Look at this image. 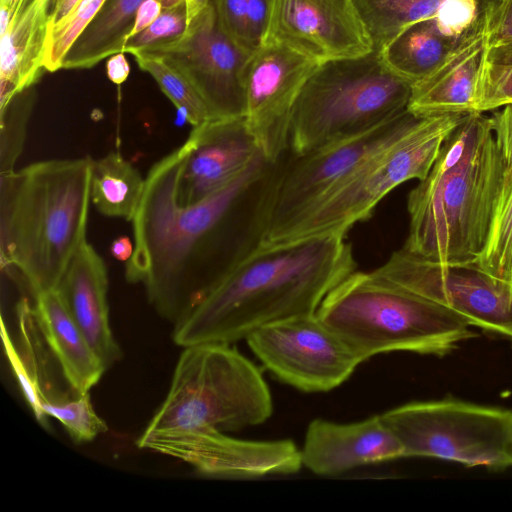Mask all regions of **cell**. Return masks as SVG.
I'll list each match as a JSON object with an SVG mask.
<instances>
[{
    "label": "cell",
    "mask_w": 512,
    "mask_h": 512,
    "mask_svg": "<svg viewBox=\"0 0 512 512\" xmlns=\"http://www.w3.org/2000/svg\"><path fill=\"white\" fill-rule=\"evenodd\" d=\"M182 146L177 193L181 205L222 189L262 154L244 116L209 119L193 127Z\"/></svg>",
    "instance_id": "cell-17"
},
{
    "label": "cell",
    "mask_w": 512,
    "mask_h": 512,
    "mask_svg": "<svg viewBox=\"0 0 512 512\" xmlns=\"http://www.w3.org/2000/svg\"><path fill=\"white\" fill-rule=\"evenodd\" d=\"M50 25L51 0H29L0 28V107L39 81Z\"/></svg>",
    "instance_id": "cell-21"
},
{
    "label": "cell",
    "mask_w": 512,
    "mask_h": 512,
    "mask_svg": "<svg viewBox=\"0 0 512 512\" xmlns=\"http://www.w3.org/2000/svg\"><path fill=\"white\" fill-rule=\"evenodd\" d=\"M474 265L512 286V186L496 204L485 247Z\"/></svg>",
    "instance_id": "cell-29"
},
{
    "label": "cell",
    "mask_w": 512,
    "mask_h": 512,
    "mask_svg": "<svg viewBox=\"0 0 512 512\" xmlns=\"http://www.w3.org/2000/svg\"><path fill=\"white\" fill-rule=\"evenodd\" d=\"M502 172L490 117L466 114L408 194L402 249L443 265H474L488 238Z\"/></svg>",
    "instance_id": "cell-3"
},
{
    "label": "cell",
    "mask_w": 512,
    "mask_h": 512,
    "mask_svg": "<svg viewBox=\"0 0 512 512\" xmlns=\"http://www.w3.org/2000/svg\"><path fill=\"white\" fill-rule=\"evenodd\" d=\"M211 1L212 0H185L187 6V21L189 22Z\"/></svg>",
    "instance_id": "cell-44"
},
{
    "label": "cell",
    "mask_w": 512,
    "mask_h": 512,
    "mask_svg": "<svg viewBox=\"0 0 512 512\" xmlns=\"http://www.w3.org/2000/svg\"><path fill=\"white\" fill-rule=\"evenodd\" d=\"M302 466L322 476L404 457L403 447L381 415L353 423L317 418L300 449Z\"/></svg>",
    "instance_id": "cell-19"
},
{
    "label": "cell",
    "mask_w": 512,
    "mask_h": 512,
    "mask_svg": "<svg viewBox=\"0 0 512 512\" xmlns=\"http://www.w3.org/2000/svg\"><path fill=\"white\" fill-rule=\"evenodd\" d=\"M458 39L430 19L410 26L378 53L390 71L413 85L437 68Z\"/></svg>",
    "instance_id": "cell-25"
},
{
    "label": "cell",
    "mask_w": 512,
    "mask_h": 512,
    "mask_svg": "<svg viewBox=\"0 0 512 512\" xmlns=\"http://www.w3.org/2000/svg\"><path fill=\"white\" fill-rule=\"evenodd\" d=\"M404 457H432L474 467H512V410L456 399L411 402L381 414Z\"/></svg>",
    "instance_id": "cell-9"
},
{
    "label": "cell",
    "mask_w": 512,
    "mask_h": 512,
    "mask_svg": "<svg viewBox=\"0 0 512 512\" xmlns=\"http://www.w3.org/2000/svg\"><path fill=\"white\" fill-rule=\"evenodd\" d=\"M458 39L437 68L414 83L407 110L417 117L476 112L481 77L489 56L488 11Z\"/></svg>",
    "instance_id": "cell-18"
},
{
    "label": "cell",
    "mask_w": 512,
    "mask_h": 512,
    "mask_svg": "<svg viewBox=\"0 0 512 512\" xmlns=\"http://www.w3.org/2000/svg\"><path fill=\"white\" fill-rule=\"evenodd\" d=\"M106 71L112 83L121 85L126 81L130 73V66L123 52L109 57L106 64Z\"/></svg>",
    "instance_id": "cell-40"
},
{
    "label": "cell",
    "mask_w": 512,
    "mask_h": 512,
    "mask_svg": "<svg viewBox=\"0 0 512 512\" xmlns=\"http://www.w3.org/2000/svg\"><path fill=\"white\" fill-rule=\"evenodd\" d=\"M145 179L118 152L94 160L91 179V201L105 216L131 221L139 207Z\"/></svg>",
    "instance_id": "cell-26"
},
{
    "label": "cell",
    "mask_w": 512,
    "mask_h": 512,
    "mask_svg": "<svg viewBox=\"0 0 512 512\" xmlns=\"http://www.w3.org/2000/svg\"><path fill=\"white\" fill-rule=\"evenodd\" d=\"M374 51H381L410 26L434 19L443 0H353Z\"/></svg>",
    "instance_id": "cell-27"
},
{
    "label": "cell",
    "mask_w": 512,
    "mask_h": 512,
    "mask_svg": "<svg viewBox=\"0 0 512 512\" xmlns=\"http://www.w3.org/2000/svg\"><path fill=\"white\" fill-rule=\"evenodd\" d=\"M371 273L450 310L469 326L512 340V286L473 264L443 265L401 248Z\"/></svg>",
    "instance_id": "cell-11"
},
{
    "label": "cell",
    "mask_w": 512,
    "mask_h": 512,
    "mask_svg": "<svg viewBox=\"0 0 512 512\" xmlns=\"http://www.w3.org/2000/svg\"><path fill=\"white\" fill-rule=\"evenodd\" d=\"M269 6L270 0H247V28L253 52L262 44Z\"/></svg>",
    "instance_id": "cell-38"
},
{
    "label": "cell",
    "mask_w": 512,
    "mask_h": 512,
    "mask_svg": "<svg viewBox=\"0 0 512 512\" xmlns=\"http://www.w3.org/2000/svg\"><path fill=\"white\" fill-rule=\"evenodd\" d=\"M107 0H80L61 22L50 27L44 61L45 70L55 72L79 35L95 18Z\"/></svg>",
    "instance_id": "cell-31"
},
{
    "label": "cell",
    "mask_w": 512,
    "mask_h": 512,
    "mask_svg": "<svg viewBox=\"0 0 512 512\" xmlns=\"http://www.w3.org/2000/svg\"><path fill=\"white\" fill-rule=\"evenodd\" d=\"M17 314L21 351L19 352L14 345L2 318L1 333L5 354L36 419L42 425H46L47 417L42 411L43 403L61 402L78 395L62 391L61 386L55 384L56 377L53 375L56 370L62 369L44 337L34 308L26 299L18 303Z\"/></svg>",
    "instance_id": "cell-22"
},
{
    "label": "cell",
    "mask_w": 512,
    "mask_h": 512,
    "mask_svg": "<svg viewBox=\"0 0 512 512\" xmlns=\"http://www.w3.org/2000/svg\"><path fill=\"white\" fill-rule=\"evenodd\" d=\"M490 119L503 168L499 200L512 186V103L503 106Z\"/></svg>",
    "instance_id": "cell-35"
},
{
    "label": "cell",
    "mask_w": 512,
    "mask_h": 512,
    "mask_svg": "<svg viewBox=\"0 0 512 512\" xmlns=\"http://www.w3.org/2000/svg\"><path fill=\"white\" fill-rule=\"evenodd\" d=\"M163 10L164 7L160 0H144L136 12L134 24L127 41L153 24Z\"/></svg>",
    "instance_id": "cell-39"
},
{
    "label": "cell",
    "mask_w": 512,
    "mask_h": 512,
    "mask_svg": "<svg viewBox=\"0 0 512 512\" xmlns=\"http://www.w3.org/2000/svg\"><path fill=\"white\" fill-rule=\"evenodd\" d=\"M183 157L180 146L150 168L131 220L134 251L125 269L127 281L142 283L151 305L174 326L262 244L281 162L260 154L222 189L181 205Z\"/></svg>",
    "instance_id": "cell-1"
},
{
    "label": "cell",
    "mask_w": 512,
    "mask_h": 512,
    "mask_svg": "<svg viewBox=\"0 0 512 512\" xmlns=\"http://www.w3.org/2000/svg\"><path fill=\"white\" fill-rule=\"evenodd\" d=\"M33 308L70 387L78 395L89 393L106 367L72 319L59 290L36 295Z\"/></svg>",
    "instance_id": "cell-23"
},
{
    "label": "cell",
    "mask_w": 512,
    "mask_h": 512,
    "mask_svg": "<svg viewBox=\"0 0 512 512\" xmlns=\"http://www.w3.org/2000/svg\"><path fill=\"white\" fill-rule=\"evenodd\" d=\"M321 62L280 43L261 44L243 72L245 119L262 155L276 162L289 149L294 104Z\"/></svg>",
    "instance_id": "cell-14"
},
{
    "label": "cell",
    "mask_w": 512,
    "mask_h": 512,
    "mask_svg": "<svg viewBox=\"0 0 512 512\" xmlns=\"http://www.w3.org/2000/svg\"><path fill=\"white\" fill-rule=\"evenodd\" d=\"M245 340L272 375L304 392L340 386L363 362L317 313L266 324Z\"/></svg>",
    "instance_id": "cell-12"
},
{
    "label": "cell",
    "mask_w": 512,
    "mask_h": 512,
    "mask_svg": "<svg viewBox=\"0 0 512 512\" xmlns=\"http://www.w3.org/2000/svg\"><path fill=\"white\" fill-rule=\"evenodd\" d=\"M264 43H280L321 63L371 53L353 0H270Z\"/></svg>",
    "instance_id": "cell-16"
},
{
    "label": "cell",
    "mask_w": 512,
    "mask_h": 512,
    "mask_svg": "<svg viewBox=\"0 0 512 512\" xmlns=\"http://www.w3.org/2000/svg\"><path fill=\"white\" fill-rule=\"evenodd\" d=\"M80 0H51V26L61 22Z\"/></svg>",
    "instance_id": "cell-42"
},
{
    "label": "cell",
    "mask_w": 512,
    "mask_h": 512,
    "mask_svg": "<svg viewBox=\"0 0 512 512\" xmlns=\"http://www.w3.org/2000/svg\"><path fill=\"white\" fill-rule=\"evenodd\" d=\"M139 68L149 73L162 92L193 127L212 119L210 111L191 82L163 56L137 51L131 53Z\"/></svg>",
    "instance_id": "cell-28"
},
{
    "label": "cell",
    "mask_w": 512,
    "mask_h": 512,
    "mask_svg": "<svg viewBox=\"0 0 512 512\" xmlns=\"http://www.w3.org/2000/svg\"><path fill=\"white\" fill-rule=\"evenodd\" d=\"M488 59L494 63H512V43L490 48Z\"/></svg>",
    "instance_id": "cell-43"
},
{
    "label": "cell",
    "mask_w": 512,
    "mask_h": 512,
    "mask_svg": "<svg viewBox=\"0 0 512 512\" xmlns=\"http://www.w3.org/2000/svg\"><path fill=\"white\" fill-rule=\"evenodd\" d=\"M272 412L269 387L249 359L230 344H196L180 355L167 396L145 431H236L264 423Z\"/></svg>",
    "instance_id": "cell-7"
},
{
    "label": "cell",
    "mask_w": 512,
    "mask_h": 512,
    "mask_svg": "<svg viewBox=\"0 0 512 512\" xmlns=\"http://www.w3.org/2000/svg\"><path fill=\"white\" fill-rule=\"evenodd\" d=\"M187 22L185 1L165 8L153 24L125 43L123 52L131 54L136 51H147L173 42L183 35Z\"/></svg>",
    "instance_id": "cell-33"
},
{
    "label": "cell",
    "mask_w": 512,
    "mask_h": 512,
    "mask_svg": "<svg viewBox=\"0 0 512 512\" xmlns=\"http://www.w3.org/2000/svg\"><path fill=\"white\" fill-rule=\"evenodd\" d=\"M407 109L371 130L310 151L282 156L262 245L272 243L366 160L386 148L419 120Z\"/></svg>",
    "instance_id": "cell-10"
},
{
    "label": "cell",
    "mask_w": 512,
    "mask_h": 512,
    "mask_svg": "<svg viewBox=\"0 0 512 512\" xmlns=\"http://www.w3.org/2000/svg\"><path fill=\"white\" fill-rule=\"evenodd\" d=\"M411 88L376 51L321 63L294 104L289 150L301 154L373 129L407 109Z\"/></svg>",
    "instance_id": "cell-6"
},
{
    "label": "cell",
    "mask_w": 512,
    "mask_h": 512,
    "mask_svg": "<svg viewBox=\"0 0 512 512\" xmlns=\"http://www.w3.org/2000/svg\"><path fill=\"white\" fill-rule=\"evenodd\" d=\"M42 411L46 417L57 419L76 443L92 441L107 429L96 414L89 393L61 402L43 403Z\"/></svg>",
    "instance_id": "cell-32"
},
{
    "label": "cell",
    "mask_w": 512,
    "mask_h": 512,
    "mask_svg": "<svg viewBox=\"0 0 512 512\" xmlns=\"http://www.w3.org/2000/svg\"><path fill=\"white\" fill-rule=\"evenodd\" d=\"M490 48L512 43V0H487Z\"/></svg>",
    "instance_id": "cell-37"
},
{
    "label": "cell",
    "mask_w": 512,
    "mask_h": 512,
    "mask_svg": "<svg viewBox=\"0 0 512 512\" xmlns=\"http://www.w3.org/2000/svg\"><path fill=\"white\" fill-rule=\"evenodd\" d=\"M144 52L163 56L184 74L212 119L245 115L243 72L250 54L226 34L213 0L188 22L179 39Z\"/></svg>",
    "instance_id": "cell-13"
},
{
    "label": "cell",
    "mask_w": 512,
    "mask_h": 512,
    "mask_svg": "<svg viewBox=\"0 0 512 512\" xmlns=\"http://www.w3.org/2000/svg\"><path fill=\"white\" fill-rule=\"evenodd\" d=\"M226 34L245 52H253L247 28V0H213Z\"/></svg>",
    "instance_id": "cell-36"
},
{
    "label": "cell",
    "mask_w": 512,
    "mask_h": 512,
    "mask_svg": "<svg viewBox=\"0 0 512 512\" xmlns=\"http://www.w3.org/2000/svg\"><path fill=\"white\" fill-rule=\"evenodd\" d=\"M362 361L393 351L443 356L476 336L450 310L355 271L334 287L316 311Z\"/></svg>",
    "instance_id": "cell-5"
},
{
    "label": "cell",
    "mask_w": 512,
    "mask_h": 512,
    "mask_svg": "<svg viewBox=\"0 0 512 512\" xmlns=\"http://www.w3.org/2000/svg\"><path fill=\"white\" fill-rule=\"evenodd\" d=\"M495 1H501V0H495Z\"/></svg>",
    "instance_id": "cell-45"
},
{
    "label": "cell",
    "mask_w": 512,
    "mask_h": 512,
    "mask_svg": "<svg viewBox=\"0 0 512 512\" xmlns=\"http://www.w3.org/2000/svg\"><path fill=\"white\" fill-rule=\"evenodd\" d=\"M36 103L34 87L13 96L0 107V175L11 173L21 156L29 120Z\"/></svg>",
    "instance_id": "cell-30"
},
{
    "label": "cell",
    "mask_w": 512,
    "mask_h": 512,
    "mask_svg": "<svg viewBox=\"0 0 512 512\" xmlns=\"http://www.w3.org/2000/svg\"><path fill=\"white\" fill-rule=\"evenodd\" d=\"M512 103V63L487 61L479 84L475 111L483 113Z\"/></svg>",
    "instance_id": "cell-34"
},
{
    "label": "cell",
    "mask_w": 512,
    "mask_h": 512,
    "mask_svg": "<svg viewBox=\"0 0 512 512\" xmlns=\"http://www.w3.org/2000/svg\"><path fill=\"white\" fill-rule=\"evenodd\" d=\"M465 115L420 117L408 132L361 164L267 245L318 235L345 236L354 224L368 219L397 186L428 174L444 141Z\"/></svg>",
    "instance_id": "cell-8"
},
{
    "label": "cell",
    "mask_w": 512,
    "mask_h": 512,
    "mask_svg": "<svg viewBox=\"0 0 512 512\" xmlns=\"http://www.w3.org/2000/svg\"><path fill=\"white\" fill-rule=\"evenodd\" d=\"M133 251V244L127 236H120L116 238L110 246V253L112 256L116 260L122 262H127L132 256Z\"/></svg>",
    "instance_id": "cell-41"
},
{
    "label": "cell",
    "mask_w": 512,
    "mask_h": 512,
    "mask_svg": "<svg viewBox=\"0 0 512 512\" xmlns=\"http://www.w3.org/2000/svg\"><path fill=\"white\" fill-rule=\"evenodd\" d=\"M57 289L72 319L108 368L120 358L121 351L109 324L106 266L87 240L72 258Z\"/></svg>",
    "instance_id": "cell-20"
},
{
    "label": "cell",
    "mask_w": 512,
    "mask_h": 512,
    "mask_svg": "<svg viewBox=\"0 0 512 512\" xmlns=\"http://www.w3.org/2000/svg\"><path fill=\"white\" fill-rule=\"evenodd\" d=\"M137 445L177 458L209 477L254 478L291 474L302 467L300 449L291 440H242L210 427L144 430Z\"/></svg>",
    "instance_id": "cell-15"
},
{
    "label": "cell",
    "mask_w": 512,
    "mask_h": 512,
    "mask_svg": "<svg viewBox=\"0 0 512 512\" xmlns=\"http://www.w3.org/2000/svg\"><path fill=\"white\" fill-rule=\"evenodd\" d=\"M143 1L107 0L67 52L61 69H89L123 52Z\"/></svg>",
    "instance_id": "cell-24"
},
{
    "label": "cell",
    "mask_w": 512,
    "mask_h": 512,
    "mask_svg": "<svg viewBox=\"0 0 512 512\" xmlns=\"http://www.w3.org/2000/svg\"><path fill=\"white\" fill-rule=\"evenodd\" d=\"M355 271L344 235L261 244L175 326L174 342L231 344L266 324L316 313L326 295Z\"/></svg>",
    "instance_id": "cell-2"
},
{
    "label": "cell",
    "mask_w": 512,
    "mask_h": 512,
    "mask_svg": "<svg viewBox=\"0 0 512 512\" xmlns=\"http://www.w3.org/2000/svg\"><path fill=\"white\" fill-rule=\"evenodd\" d=\"M94 160L32 163L0 176V262L34 293L57 289L86 241Z\"/></svg>",
    "instance_id": "cell-4"
}]
</instances>
